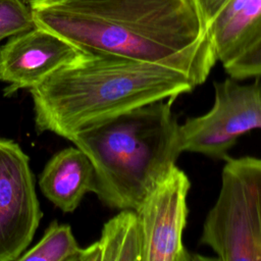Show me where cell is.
<instances>
[{
    "mask_svg": "<svg viewBox=\"0 0 261 261\" xmlns=\"http://www.w3.org/2000/svg\"><path fill=\"white\" fill-rule=\"evenodd\" d=\"M36 25L81 50L176 68L199 86L216 63L195 0H43L29 3Z\"/></svg>",
    "mask_w": 261,
    "mask_h": 261,
    "instance_id": "obj_1",
    "label": "cell"
},
{
    "mask_svg": "<svg viewBox=\"0 0 261 261\" xmlns=\"http://www.w3.org/2000/svg\"><path fill=\"white\" fill-rule=\"evenodd\" d=\"M197 85L164 64L116 55L85 53L29 90L38 134L68 140L98 121L165 99Z\"/></svg>",
    "mask_w": 261,
    "mask_h": 261,
    "instance_id": "obj_2",
    "label": "cell"
},
{
    "mask_svg": "<svg viewBox=\"0 0 261 261\" xmlns=\"http://www.w3.org/2000/svg\"><path fill=\"white\" fill-rule=\"evenodd\" d=\"M173 100L152 102L93 123L68 141L91 160L106 206L137 210L181 152Z\"/></svg>",
    "mask_w": 261,
    "mask_h": 261,
    "instance_id": "obj_3",
    "label": "cell"
},
{
    "mask_svg": "<svg viewBox=\"0 0 261 261\" xmlns=\"http://www.w3.org/2000/svg\"><path fill=\"white\" fill-rule=\"evenodd\" d=\"M201 244L222 261H261V158L226 156Z\"/></svg>",
    "mask_w": 261,
    "mask_h": 261,
    "instance_id": "obj_4",
    "label": "cell"
},
{
    "mask_svg": "<svg viewBox=\"0 0 261 261\" xmlns=\"http://www.w3.org/2000/svg\"><path fill=\"white\" fill-rule=\"evenodd\" d=\"M261 129V83L243 85L227 77L214 83V102L208 112L190 117L178 127L181 152L224 159L246 133Z\"/></svg>",
    "mask_w": 261,
    "mask_h": 261,
    "instance_id": "obj_5",
    "label": "cell"
},
{
    "mask_svg": "<svg viewBox=\"0 0 261 261\" xmlns=\"http://www.w3.org/2000/svg\"><path fill=\"white\" fill-rule=\"evenodd\" d=\"M42 217L29 156L13 140L0 138V261L18 260Z\"/></svg>",
    "mask_w": 261,
    "mask_h": 261,
    "instance_id": "obj_6",
    "label": "cell"
},
{
    "mask_svg": "<svg viewBox=\"0 0 261 261\" xmlns=\"http://www.w3.org/2000/svg\"><path fill=\"white\" fill-rule=\"evenodd\" d=\"M191 181L176 164L148 193L136 210L143 234V261H188L182 234Z\"/></svg>",
    "mask_w": 261,
    "mask_h": 261,
    "instance_id": "obj_7",
    "label": "cell"
},
{
    "mask_svg": "<svg viewBox=\"0 0 261 261\" xmlns=\"http://www.w3.org/2000/svg\"><path fill=\"white\" fill-rule=\"evenodd\" d=\"M85 52L41 27L15 35L0 47V82L10 97L21 89L30 90Z\"/></svg>",
    "mask_w": 261,
    "mask_h": 261,
    "instance_id": "obj_8",
    "label": "cell"
},
{
    "mask_svg": "<svg viewBox=\"0 0 261 261\" xmlns=\"http://www.w3.org/2000/svg\"><path fill=\"white\" fill-rule=\"evenodd\" d=\"M216 60L227 64L261 38V0H195Z\"/></svg>",
    "mask_w": 261,
    "mask_h": 261,
    "instance_id": "obj_9",
    "label": "cell"
},
{
    "mask_svg": "<svg viewBox=\"0 0 261 261\" xmlns=\"http://www.w3.org/2000/svg\"><path fill=\"white\" fill-rule=\"evenodd\" d=\"M43 195L64 213L73 212L86 194L95 192L96 176L89 157L76 146L54 154L39 176Z\"/></svg>",
    "mask_w": 261,
    "mask_h": 261,
    "instance_id": "obj_10",
    "label": "cell"
},
{
    "mask_svg": "<svg viewBox=\"0 0 261 261\" xmlns=\"http://www.w3.org/2000/svg\"><path fill=\"white\" fill-rule=\"evenodd\" d=\"M143 261V234L136 210L122 209L103 225L100 239L82 248L80 261Z\"/></svg>",
    "mask_w": 261,
    "mask_h": 261,
    "instance_id": "obj_11",
    "label": "cell"
},
{
    "mask_svg": "<svg viewBox=\"0 0 261 261\" xmlns=\"http://www.w3.org/2000/svg\"><path fill=\"white\" fill-rule=\"evenodd\" d=\"M82 248L79 246L71 227L52 221L46 228L43 238L18 258L42 261H80Z\"/></svg>",
    "mask_w": 261,
    "mask_h": 261,
    "instance_id": "obj_12",
    "label": "cell"
},
{
    "mask_svg": "<svg viewBox=\"0 0 261 261\" xmlns=\"http://www.w3.org/2000/svg\"><path fill=\"white\" fill-rule=\"evenodd\" d=\"M34 27L32 8L23 0H0V42Z\"/></svg>",
    "mask_w": 261,
    "mask_h": 261,
    "instance_id": "obj_13",
    "label": "cell"
},
{
    "mask_svg": "<svg viewBox=\"0 0 261 261\" xmlns=\"http://www.w3.org/2000/svg\"><path fill=\"white\" fill-rule=\"evenodd\" d=\"M226 73L238 81L261 76V38L233 60L223 65Z\"/></svg>",
    "mask_w": 261,
    "mask_h": 261,
    "instance_id": "obj_14",
    "label": "cell"
},
{
    "mask_svg": "<svg viewBox=\"0 0 261 261\" xmlns=\"http://www.w3.org/2000/svg\"><path fill=\"white\" fill-rule=\"evenodd\" d=\"M28 3H32V2H37V1H43V0H25Z\"/></svg>",
    "mask_w": 261,
    "mask_h": 261,
    "instance_id": "obj_15",
    "label": "cell"
}]
</instances>
